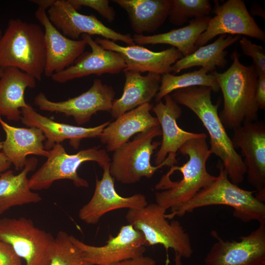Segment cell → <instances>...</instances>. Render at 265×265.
Instances as JSON below:
<instances>
[{
    "mask_svg": "<svg viewBox=\"0 0 265 265\" xmlns=\"http://www.w3.org/2000/svg\"><path fill=\"white\" fill-rule=\"evenodd\" d=\"M206 139H192L184 144L179 151L187 156L186 162L181 166H171L155 186L156 189L162 190L156 193V203L166 210L186 204L216 179L207 170L211 153Z\"/></svg>",
    "mask_w": 265,
    "mask_h": 265,
    "instance_id": "obj_1",
    "label": "cell"
},
{
    "mask_svg": "<svg viewBox=\"0 0 265 265\" xmlns=\"http://www.w3.org/2000/svg\"><path fill=\"white\" fill-rule=\"evenodd\" d=\"M212 91L210 87L192 86L176 90L170 94L177 103L190 109L199 119L210 136L211 154L219 158L230 180L237 185L243 181L246 168L220 119V102H212Z\"/></svg>",
    "mask_w": 265,
    "mask_h": 265,
    "instance_id": "obj_2",
    "label": "cell"
},
{
    "mask_svg": "<svg viewBox=\"0 0 265 265\" xmlns=\"http://www.w3.org/2000/svg\"><path fill=\"white\" fill-rule=\"evenodd\" d=\"M237 50L231 55L233 63L225 72L210 74L216 79L223 97L219 114L224 126L234 129L245 122L257 120L259 108L255 94L258 73L255 64L245 66L239 61Z\"/></svg>",
    "mask_w": 265,
    "mask_h": 265,
    "instance_id": "obj_3",
    "label": "cell"
},
{
    "mask_svg": "<svg viewBox=\"0 0 265 265\" xmlns=\"http://www.w3.org/2000/svg\"><path fill=\"white\" fill-rule=\"evenodd\" d=\"M219 174L211 184L200 190L190 200L165 214L167 219L181 217L203 207L225 205L234 209L235 217L244 222L253 220L265 223V204L254 193L238 187L229 179L221 161L217 164Z\"/></svg>",
    "mask_w": 265,
    "mask_h": 265,
    "instance_id": "obj_4",
    "label": "cell"
},
{
    "mask_svg": "<svg viewBox=\"0 0 265 265\" xmlns=\"http://www.w3.org/2000/svg\"><path fill=\"white\" fill-rule=\"evenodd\" d=\"M45 64L44 32L41 26L11 19L0 38V68H16L40 81Z\"/></svg>",
    "mask_w": 265,
    "mask_h": 265,
    "instance_id": "obj_5",
    "label": "cell"
},
{
    "mask_svg": "<svg viewBox=\"0 0 265 265\" xmlns=\"http://www.w3.org/2000/svg\"><path fill=\"white\" fill-rule=\"evenodd\" d=\"M161 135L160 126L154 127L136 134L132 140L114 151L109 170L114 180L123 184H133L143 177L151 178L164 166L171 167L177 163L176 157L168 155L161 164H151V156L161 144L153 140Z\"/></svg>",
    "mask_w": 265,
    "mask_h": 265,
    "instance_id": "obj_6",
    "label": "cell"
},
{
    "mask_svg": "<svg viewBox=\"0 0 265 265\" xmlns=\"http://www.w3.org/2000/svg\"><path fill=\"white\" fill-rule=\"evenodd\" d=\"M166 210L153 203L139 209H129L126 219L129 224L141 232L146 246L157 244L166 250L172 249L182 258L191 257L193 250L190 238L177 220L169 222Z\"/></svg>",
    "mask_w": 265,
    "mask_h": 265,
    "instance_id": "obj_7",
    "label": "cell"
},
{
    "mask_svg": "<svg viewBox=\"0 0 265 265\" xmlns=\"http://www.w3.org/2000/svg\"><path fill=\"white\" fill-rule=\"evenodd\" d=\"M47 160L29 179L31 190L49 188L56 181L71 180L78 187H88V182L80 177L78 169L83 162L95 161L103 168L109 164L111 159L105 149L95 146L75 154L67 153L61 143L55 144L49 150Z\"/></svg>",
    "mask_w": 265,
    "mask_h": 265,
    "instance_id": "obj_8",
    "label": "cell"
},
{
    "mask_svg": "<svg viewBox=\"0 0 265 265\" xmlns=\"http://www.w3.org/2000/svg\"><path fill=\"white\" fill-rule=\"evenodd\" d=\"M0 240L10 244L26 265H49L54 238L24 217L0 219Z\"/></svg>",
    "mask_w": 265,
    "mask_h": 265,
    "instance_id": "obj_9",
    "label": "cell"
},
{
    "mask_svg": "<svg viewBox=\"0 0 265 265\" xmlns=\"http://www.w3.org/2000/svg\"><path fill=\"white\" fill-rule=\"evenodd\" d=\"M115 92L113 88L101 80H94L91 87L79 96L60 102L49 100L43 92L34 99V105L41 110L62 113L72 116L78 125L88 123L99 111L110 112Z\"/></svg>",
    "mask_w": 265,
    "mask_h": 265,
    "instance_id": "obj_10",
    "label": "cell"
},
{
    "mask_svg": "<svg viewBox=\"0 0 265 265\" xmlns=\"http://www.w3.org/2000/svg\"><path fill=\"white\" fill-rule=\"evenodd\" d=\"M216 239L204 259L205 265H265V223L239 241L225 240L215 231Z\"/></svg>",
    "mask_w": 265,
    "mask_h": 265,
    "instance_id": "obj_11",
    "label": "cell"
},
{
    "mask_svg": "<svg viewBox=\"0 0 265 265\" xmlns=\"http://www.w3.org/2000/svg\"><path fill=\"white\" fill-rule=\"evenodd\" d=\"M212 12L215 16L211 18L206 30L195 43L199 47L205 45L218 35H244L262 42L265 41V33L259 26L241 0H228L220 5L214 1Z\"/></svg>",
    "mask_w": 265,
    "mask_h": 265,
    "instance_id": "obj_12",
    "label": "cell"
},
{
    "mask_svg": "<svg viewBox=\"0 0 265 265\" xmlns=\"http://www.w3.org/2000/svg\"><path fill=\"white\" fill-rule=\"evenodd\" d=\"M47 13L54 26L70 39L78 40L86 34L99 35L115 42L121 41L127 45L135 44L130 34H122L106 26L93 14L79 13L68 0H55Z\"/></svg>",
    "mask_w": 265,
    "mask_h": 265,
    "instance_id": "obj_13",
    "label": "cell"
},
{
    "mask_svg": "<svg viewBox=\"0 0 265 265\" xmlns=\"http://www.w3.org/2000/svg\"><path fill=\"white\" fill-rule=\"evenodd\" d=\"M70 238L91 265H116L143 256L146 250L142 233L129 224L122 226L116 236L110 235L106 244L101 246L87 244L72 235Z\"/></svg>",
    "mask_w": 265,
    "mask_h": 265,
    "instance_id": "obj_14",
    "label": "cell"
},
{
    "mask_svg": "<svg viewBox=\"0 0 265 265\" xmlns=\"http://www.w3.org/2000/svg\"><path fill=\"white\" fill-rule=\"evenodd\" d=\"M235 149L241 150L248 183L256 192L265 190V125L263 121L245 122L233 129Z\"/></svg>",
    "mask_w": 265,
    "mask_h": 265,
    "instance_id": "obj_15",
    "label": "cell"
},
{
    "mask_svg": "<svg viewBox=\"0 0 265 265\" xmlns=\"http://www.w3.org/2000/svg\"><path fill=\"white\" fill-rule=\"evenodd\" d=\"M109 164L103 168L102 178L101 180L96 178L92 198L79 211V218L86 224H96L103 215L115 210L139 209L148 204L146 196L142 194L129 197L120 195L115 190L114 179L109 173Z\"/></svg>",
    "mask_w": 265,
    "mask_h": 265,
    "instance_id": "obj_16",
    "label": "cell"
},
{
    "mask_svg": "<svg viewBox=\"0 0 265 265\" xmlns=\"http://www.w3.org/2000/svg\"><path fill=\"white\" fill-rule=\"evenodd\" d=\"M81 38L90 46L91 52H84L72 65L52 75L53 81L63 83L90 75L116 74L126 68L120 53L104 49L89 35L82 34Z\"/></svg>",
    "mask_w": 265,
    "mask_h": 265,
    "instance_id": "obj_17",
    "label": "cell"
},
{
    "mask_svg": "<svg viewBox=\"0 0 265 265\" xmlns=\"http://www.w3.org/2000/svg\"><path fill=\"white\" fill-rule=\"evenodd\" d=\"M35 16L44 28L46 64L44 75L51 77L72 65L84 52L87 44L82 39L73 40L64 35L51 23L46 10L38 7Z\"/></svg>",
    "mask_w": 265,
    "mask_h": 265,
    "instance_id": "obj_18",
    "label": "cell"
},
{
    "mask_svg": "<svg viewBox=\"0 0 265 265\" xmlns=\"http://www.w3.org/2000/svg\"><path fill=\"white\" fill-rule=\"evenodd\" d=\"M94 40L104 49L120 53L126 64L125 70L139 73L148 72L160 75L170 73L173 65L183 57L173 47L156 52L135 44L121 46L105 38L97 37Z\"/></svg>",
    "mask_w": 265,
    "mask_h": 265,
    "instance_id": "obj_19",
    "label": "cell"
},
{
    "mask_svg": "<svg viewBox=\"0 0 265 265\" xmlns=\"http://www.w3.org/2000/svg\"><path fill=\"white\" fill-rule=\"evenodd\" d=\"M153 107L152 110L158 119L162 136L160 148L155 159L156 165L164 161L168 155L176 157V153L188 141L195 138H207L205 133L187 132L180 128L177 120L182 113V110L170 94L163 98Z\"/></svg>",
    "mask_w": 265,
    "mask_h": 265,
    "instance_id": "obj_20",
    "label": "cell"
},
{
    "mask_svg": "<svg viewBox=\"0 0 265 265\" xmlns=\"http://www.w3.org/2000/svg\"><path fill=\"white\" fill-rule=\"evenodd\" d=\"M21 122L28 127H35L43 132L46 140L44 146L50 150L57 143L69 140L70 145L75 149L79 148L81 141L84 138L99 137L104 129L110 121L94 127L85 128L55 122L43 116L30 106L21 109Z\"/></svg>",
    "mask_w": 265,
    "mask_h": 265,
    "instance_id": "obj_21",
    "label": "cell"
},
{
    "mask_svg": "<svg viewBox=\"0 0 265 265\" xmlns=\"http://www.w3.org/2000/svg\"><path fill=\"white\" fill-rule=\"evenodd\" d=\"M153 107L150 103L144 104L110 122L99 136L107 151L113 152L136 134L160 126L157 117L150 113Z\"/></svg>",
    "mask_w": 265,
    "mask_h": 265,
    "instance_id": "obj_22",
    "label": "cell"
},
{
    "mask_svg": "<svg viewBox=\"0 0 265 265\" xmlns=\"http://www.w3.org/2000/svg\"><path fill=\"white\" fill-rule=\"evenodd\" d=\"M0 125L5 133L2 152L16 170H22L29 155L47 158L44 143L46 138L42 131L35 127L19 128L12 126L0 116Z\"/></svg>",
    "mask_w": 265,
    "mask_h": 265,
    "instance_id": "obj_23",
    "label": "cell"
},
{
    "mask_svg": "<svg viewBox=\"0 0 265 265\" xmlns=\"http://www.w3.org/2000/svg\"><path fill=\"white\" fill-rule=\"evenodd\" d=\"M36 80L32 76L14 67L2 69L0 77V116L18 121L21 109L31 106L26 103L25 92L34 88Z\"/></svg>",
    "mask_w": 265,
    "mask_h": 265,
    "instance_id": "obj_24",
    "label": "cell"
},
{
    "mask_svg": "<svg viewBox=\"0 0 265 265\" xmlns=\"http://www.w3.org/2000/svg\"><path fill=\"white\" fill-rule=\"evenodd\" d=\"M125 80L121 97L114 99L110 112L117 118L123 113L138 106L150 103L158 93L161 82L160 75L148 72L141 73L124 69Z\"/></svg>",
    "mask_w": 265,
    "mask_h": 265,
    "instance_id": "obj_25",
    "label": "cell"
},
{
    "mask_svg": "<svg viewBox=\"0 0 265 265\" xmlns=\"http://www.w3.org/2000/svg\"><path fill=\"white\" fill-rule=\"evenodd\" d=\"M38 160L35 157L26 159L22 171L15 175L7 170L0 175V215L12 207L38 203L42 200L40 195L32 191L27 174L36 168Z\"/></svg>",
    "mask_w": 265,
    "mask_h": 265,
    "instance_id": "obj_26",
    "label": "cell"
},
{
    "mask_svg": "<svg viewBox=\"0 0 265 265\" xmlns=\"http://www.w3.org/2000/svg\"><path fill=\"white\" fill-rule=\"evenodd\" d=\"M127 13L136 34L153 33L168 19L170 0H113Z\"/></svg>",
    "mask_w": 265,
    "mask_h": 265,
    "instance_id": "obj_27",
    "label": "cell"
},
{
    "mask_svg": "<svg viewBox=\"0 0 265 265\" xmlns=\"http://www.w3.org/2000/svg\"><path fill=\"white\" fill-rule=\"evenodd\" d=\"M211 18L209 16L194 18L189 21L188 25L167 32L152 35L134 34L132 37L134 44L140 46L159 44L171 45L185 57L194 52L198 48L195 43L207 29Z\"/></svg>",
    "mask_w": 265,
    "mask_h": 265,
    "instance_id": "obj_28",
    "label": "cell"
},
{
    "mask_svg": "<svg viewBox=\"0 0 265 265\" xmlns=\"http://www.w3.org/2000/svg\"><path fill=\"white\" fill-rule=\"evenodd\" d=\"M240 38L239 35H220L212 43L199 47L191 54L177 60L172 66V72L175 74L194 66H201L208 73L214 71L216 66L223 68L227 63L225 49Z\"/></svg>",
    "mask_w": 265,
    "mask_h": 265,
    "instance_id": "obj_29",
    "label": "cell"
},
{
    "mask_svg": "<svg viewBox=\"0 0 265 265\" xmlns=\"http://www.w3.org/2000/svg\"><path fill=\"white\" fill-rule=\"evenodd\" d=\"M207 73L206 70L201 68L180 76L171 73L162 75L159 90L155 97L156 102H159L176 90L192 86L210 87L212 91L217 92L220 89L216 79L211 74Z\"/></svg>",
    "mask_w": 265,
    "mask_h": 265,
    "instance_id": "obj_30",
    "label": "cell"
},
{
    "mask_svg": "<svg viewBox=\"0 0 265 265\" xmlns=\"http://www.w3.org/2000/svg\"><path fill=\"white\" fill-rule=\"evenodd\" d=\"M49 265H91L84 258L81 250L72 241L70 235L59 231L54 238Z\"/></svg>",
    "mask_w": 265,
    "mask_h": 265,
    "instance_id": "obj_31",
    "label": "cell"
},
{
    "mask_svg": "<svg viewBox=\"0 0 265 265\" xmlns=\"http://www.w3.org/2000/svg\"><path fill=\"white\" fill-rule=\"evenodd\" d=\"M212 7L208 0H170L168 19L175 25L182 26L190 18L209 16Z\"/></svg>",
    "mask_w": 265,
    "mask_h": 265,
    "instance_id": "obj_32",
    "label": "cell"
},
{
    "mask_svg": "<svg viewBox=\"0 0 265 265\" xmlns=\"http://www.w3.org/2000/svg\"><path fill=\"white\" fill-rule=\"evenodd\" d=\"M70 3L77 11L82 6L90 7L105 18L108 22H113L116 12L113 7L110 6L108 0H68Z\"/></svg>",
    "mask_w": 265,
    "mask_h": 265,
    "instance_id": "obj_33",
    "label": "cell"
},
{
    "mask_svg": "<svg viewBox=\"0 0 265 265\" xmlns=\"http://www.w3.org/2000/svg\"><path fill=\"white\" fill-rule=\"evenodd\" d=\"M239 43L243 53L253 59L258 75L265 74V50L264 48L253 44L244 37L239 39Z\"/></svg>",
    "mask_w": 265,
    "mask_h": 265,
    "instance_id": "obj_34",
    "label": "cell"
},
{
    "mask_svg": "<svg viewBox=\"0 0 265 265\" xmlns=\"http://www.w3.org/2000/svg\"><path fill=\"white\" fill-rule=\"evenodd\" d=\"M21 258L8 243L0 240V265H21Z\"/></svg>",
    "mask_w": 265,
    "mask_h": 265,
    "instance_id": "obj_35",
    "label": "cell"
},
{
    "mask_svg": "<svg viewBox=\"0 0 265 265\" xmlns=\"http://www.w3.org/2000/svg\"><path fill=\"white\" fill-rule=\"evenodd\" d=\"M256 90V101L259 109H265V74H259Z\"/></svg>",
    "mask_w": 265,
    "mask_h": 265,
    "instance_id": "obj_36",
    "label": "cell"
},
{
    "mask_svg": "<svg viewBox=\"0 0 265 265\" xmlns=\"http://www.w3.org/2000/svg\"><path fill=\"white\" fill-rule=\"evenodd\" d=\"M116 265H156V262L152 258L143 255L123 261Z\"/></svg>",
    "mask_w": 265,
    "mask_h": 265,
    "instance_id": "obj_37",
    "label": "cell"
},
{
    "mask_svg": "<svg viewBox=\"0 0 265 265\" xmlns=\"http://www.w3.org/2000/svg\"><path fill=\"white\" fill-rule=\"evenodd\" d=\"M11 164L4 153L0 152V175L8 170Z\"/></svg>",
    "mask_w": 265,
    "mask_h": 265,
    "instance_id": "obj_38",
    "label": "cell"
},
{
    "mask_svg": "<svg viewBox=\"0 0 265 265\" xmlns=\"http://www.w3.org/2000/svg\"><path fill=\"white\" fill-rule=\"evenodd\" d=\"M29 1L38 5V7L46 10L53 5L55 0H29Z\"/></svg>",
    "mask_w": 265,
    "mask_h": 265,
    "instance_id": "obj_39",
    "label": "cell"
},
{
    "mask_svg": "<svg viewBox=\"0 0 265 265\" xmlns=\"http://www.w3.org/2000/svg\"><path fill=\"white\" fill-rule=\"evenodd\" d=\"M182 257L177 253H175L174 258V265H183Z\"/></svg>",
    "mask_w": 265,
    "mask_h": 265,
    "instance_id": "obj_40",
    "label": "cell"
},
{
    "mask_svg": "<svg viewBox=\"0 0 265 265\" xmlns=\"http://www.w3.org/2000/svg\"><path fill=\"white\" fill-rule=\"evenodd\" d=\"M2 143L3 141H1V139L0 138V151L2 149Z\"/></svg>",
    "mask_w": 265,
    "mask_h": 265,
    "instance_id": "obj_41",
    "label": "cell"
},
{
    "mask_svg": "<svg viewBox=\"0 0 265 265\" xmlns=\"http://www.w3.org/2000/svg\"><path fill=\"white\" fill-rule=\"evenodd\" d=\"M2 69L0 68V77L1 75L2 74Z\"/></svg>",
    "mask_w": 265,
    "mask_h": 265,
    "instance_id": "obj_42",
    "label": "cell"
},
{
    "mask_svg": "<svg viewBox=\"0 0 265 265\" xmlns=\"http://www.w3.org/2000/svg\"><path fill=\"white\" fill-rule=\"evenodd\" d=\"M2 34V31H1V30L0 29V38L1 37Z\"/></svg>",
    "mask_w": 265,
    "mask_h": 265,
    "instance_id": "obj_43",
    "label": "cell"
}]
</instances>
